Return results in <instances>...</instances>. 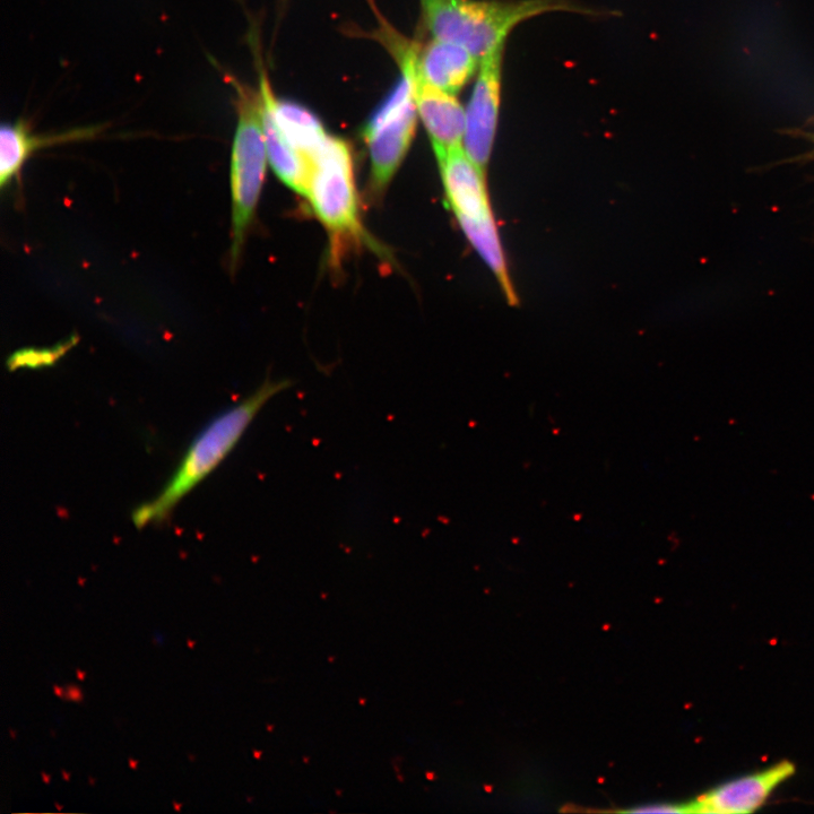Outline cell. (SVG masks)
Wrapping results in <instances>:
<instances>
[{
	"label": "cell",
	"instance_id": "6da1fadb",
	"mask_svg": "<svg viewBox=\"0 0 814 814\" xmlns=\"http://www.w3.org/2000/svg\"><path fill=\"white\" fill-rule=\"evenodd\" d=\"M292 385L289 379L267 378L244 400L216 415L190 444L159 495L134 510L135 527L141 530L167 522L179 502L230 455L264 406Z\"/></svg>",
	"mask_w": 814,
	"mask_h": 814
},
{
	"label": "cell",
	"instance_id": "7a4b0ae2",
	"mask_svg": "<svg viewBox=\"0 0 814 814\" xmlns=\"http://www.w3.org/2000/svg\"><path fill=\"white\" fill-rule=\"evenodd\" d=\"M434 39L452 42L482 58L506 45L518 25L557 12L599 15L571 0H420Z\"/></svg>",
	"mask_w": 814,
	"mask_h": 814
},
{
	"label": "cell",
	"instance_id": "3957f363",
	"mask_svg": "<svg viewBox=\"0 0 814 814\" xmlns=\"http://www.w3.org/2000/svg\"><path fill=\"white\" fill-rule=\"evenodd\" d=\"M308 201L329 238L334 266L345 253L366 239L360 214L351 147L342 138L327 135L311 159Z\"/></svg>",
	"mask_w": 814,
	"mask_h": 814
},
{
	"label": "cell",
	"instance_id": "277c9868",
	"mask_svg": "<svg viewBox=\"0 0 814 814\" xmlns=\"http://www.w3.org/2000/svg\"><path fill=\"white\" fill-rule=\"evenodd\" d=\"M236 90L237 129L231 153L232 247L231 265L236 268L247 232L253 223L261 197L267 147L263 125L262 97L259 91L229 79Z\"/></svg>",
	"mask_w": 814,
	"mask_h": 814
},
{
	"label": "cell",
	"instance_id": "5b68a950",
	"mask_svg": "<svg viewBox=\"0 0 814 814\" xmlns=\"http://www.w3.org/2000/svg\"><path fill=\"white\" fill-rule=\"evenodd\" d=\"M418 117L411 82L409 77L402 75L391 97L363 129L371 161L369 192L375 197L385 193L409 152L417 132Z\"/></svg>",
	"mask_w": 814,
	"mask_h": 814
},
{
	"label": "cell",
	"instance_id": "8992f818",
	"mask_svg": "<svg viewBox=\"0 0 814 814\" xmlns=\"http://www.w3.org/2000/svg\"><path fill=\"white\" fill-rule=\"evenodd\" d=\"M505 48L506 45L501 46L480 59L478 79L465 109L463 147L469 158L484 171L498 131Z\"/></svg>",
	"mask_w": 814,
	"mask_h": 814
},
{
	"label": "cell",
	"instance_id": "52a82bcc",
	"mask_svg": "<svg viewBox=\"0 0 814 814\" xmlns=\"http://www.w3.org/2000/svg\"><path fill=\"white\" fill-rule=\"evenodd\" d=\"M402 75L409 77L418 115L426 127L437 160L463 147L466 112L456 95L423 81L417 69V54L409 51L397 59Z\"/></svg>",
	"mask_w": 814,
	"mask_h": 814
},
{
	"label": "cell",
	"instance_id": "ba28073f",
	"mask_svg": "<svg viewBox=\"0 0 814 814\" xmlns=\"http://www.w3.org/2000/svg\"><path fill=\"white\" fill-rule=\"evenodd\" d=\"M794 773L795 766L785 760L762 772L734 779L689 803V813L742 814L756 811L775 788Z\"/></svg>",
	"mask_w": 814,
	"mask_h": 814
},
{
	"label": "cell",
	"instance_id": "9c48e42d",
	"mask_svg": "<svg viewBox=\"0 0 814 814\" xmlns=\"http://www.w3.org/2000/svg\"><path fill=\"white\" fill-rule=\"evenodd\" d=\"M446 201L457 221L481 222L495 218L488 193L486 171L469 158L464 147L438 159Z\"/></svg>",
	"mask_w": 814,
	"mask_h": 814
},
{
	"label": "cell",
	"instance_id": "30bf717a",
	"mask_svg": "<svg viewBox=\"0 0 814 814\" xmlns=\"http://www.w3.org/2000/svg\"><path fill=\"white\" fill-rule=\"evenodd\" d=\"M480 58L452 42L434 39L418 47L417 69L423 81L456 95L479 71Z\"/></svg>",
	"mask_w": 814,
	"mask_h": 814
},
{
	"label": "cell",
	"instance_id": "8fae6325",
	"mask_svg": "<svg viewBox=\"0 0 814 814\" xmlns=\"http://www.w3.org/2000/svg\"><path fill=\"white\" fill-rule=\"evenodd\" d=\"M98 133V129L82 128L56 135H36L27 121L5 123L0 129V186H10L19 177L31 155L42 147L85 140Z\"/></svg>",
	"mask_w": 814,
	"mask_h": 814
},
{
	"label": "cell",
	"instance_id": "7c38bea8",
	"mask_svg": "<svg viewBox=\"0 0 814 814\" xmlns=\"http://www.w3.org/2000/svg\"><path fill=\"white\" fill-rule=\"evenodd\" d=\"M262 97L264 135L268 161L285 185L302 197L308 196L311 164L302 157L284 137L277 126L270 100L263 86L259 84Z\"/></svg>",
	"mask_w": 814,
	"mask_h": 814
},
{
	"label": "cell",
	"instance_id": "4fadbf2b",
	"mask_svg": "<svg viewBox=\"0 0 814 814\" xmlns=\"http://www.w3.org/2000/svg\"><path fill=\"white\" fill-rule=\"evenodd\" d=\"M259 76V84L267 93L277 126L293 149L311 164V159L328 135L324 126L306 108L277 100L263 69Z\"/></svg>",
	"mask_w": 814,
	"mask_h": 814
},
{
	"label": "cell",
	"instance_id": "5bb4252c",
	"mask_svg": "<svg viewBox=\"0 0 814 814\" xmlns=\"http://www.w3.org/2000/svg\"><path fill=\"white\" fill-rule=\"evenodd\" d=\"M74 341H69L47 350H24L16 352L7 361V367L11 371L29 368L39 369L55 365L63 355L72 348Z\"/></svg>",
	"mask_w": 814,
	"mask_h": 814
},
{
	"label": "cell",
	"instance_id": "9a60e30c",
	"mask_svg": "<svg viewBox=\"0 0 814 814\" xmlns=\"http://www.w3.org/2000/svg\"><path fill=\"white\" fill-rule=\"evenodd\" d=\"M627 813H689V804L652 803L637 805Z\"/></svg>",
	"mask_w": 814,
	"mask_h": 814
},
{
	"label": "cell",
	"instance_id": "2e32d148",
	"mask_svg": "<svg viewBox=\"0 0 814 814\" xmlns=\"http://www.w3.org/2000/svg\"><path fill=\"white\" fill-rule=\"evenodd\" d=\"M65 699L75 701V703H82L84 699L83 691L80 687L72 686L71 684V686H68L66 689Z\"/></svg>",
	"mask_w": 814,
	"mask_h": 814
},
{
	"label": "cell",
	"instance_id": "e0dca14e",
	"mask_svg": "<svg viewBox=\"0 0 814 814\" xmlns=\"http://www.w3.org/2000/svg\"><path fill=\"white\" fill-rule=\"evenodd\" d=\"M54 692H55V695L58 698H62V699L65 698L66 690H64V688H62V687L57 686V684H56V686H54Z\"/></svg>",
	"mask_w": 814,
	"mask_h": 814
},
{
	"label": "cell",
	"instance_id": "ac0fdd59",
	"mask_svg": "<svg viewBox=\"0 0 814 814\" xmlns=\"http://www.w3.org/2000/svg\"><path fill=\"white\" fill-rule=\"evenodd\" d=\"M76 677H77V679H79L80 681L83 682L86 679V672L82 671L80 669H77L76 670Z\"/></svg>",
	"mask_w": 814,
	"mask_h": 814
},
{
	"label": "cell",
	"instance_id": "d6986e66",
	"mask_svg": "<svg viewBox=\"0 0 814 814\" xmlns=\"http://www.w3.org/2000/svg\"><path fill=\"white\" fill-rule=\"evenodd\" d=\"M42 782L49 785L51 783V775L48 773L42 772L41 773Z\"/></svg>",
	"mask_w": 814,
	"mask_h": 814
},
{
	"label": "cell",
	"instance_id": "ffe728a7",
	"mask_svg": "<svg viewBox=\"0 0 814 814\" xmlns=\"http://www.w3.org/2000/svg\"><path fill=\"white\" fill-rule=\"evenodd\" d=\"M172 804H173V809H175L177 812H181V810H183V804H181L179 802H176V801H173Z\"/></svg>",
	"mask_w": 814,
	"mask_h": 814
},
{
	"label": "cell",
	"instance_id": "44dd1931",
	"mask_svg": "<svg viewBox=\"0 0 814 814\" xmlns=\"http://www.w3.org/2000/svg\"><path fill=\"white\" fill-rule=\"evenodd\" d=\"M129 767H131L133 770H136L138 768V760H135L133 758L129 759Z\"/></svg>",
	"mask_w": 814,
	"mask_h": 814
},
{
	"label": "cell",
	"instance_id": "7402d4cb",
	"mask_svg": "<svg viewBox=\"0 0 814 814\" xmlns=\"http://www.w3.org/2000/svg\"><path fill=\"white\" fill-rule=\"evenodd\" d=\"M62 776H63L65 782L71 781L72 775H71V773L66 772V770H62Z\"/></svg>",
	"mask_w": 814,
	"mask_h": 814
},
{
	"label": "cell",
	"instance_id": "603a6c76",
	"mask_svg": "<svg viewBox=\"0 0 814 814\" xmlns=\"http://www.w3.org/2000/svg\"><path fill=\"white\" fill-rule=\"evenodd\" d=\"M187 646H188L190 649H194V648H195V646H196V642H194V640H190V639H188Z\"/></svg>",
	"mask_w": 814,
	"mask_h": 814
},
{
	"label": "cell",
	"instance_id": "cb8c5ba5",
	"mask_svg": "<svg viewBox=\"0 0 814 814\" xmlns=\"http://www.w3.org/2000/svg\"><path fill=\"white\" fill-rule=\"evenodd\" d=\"M10 735H11V738H12L13 740H16V738H17V732H16L15 730H10Z\"/></svg>",
	"mask_w": 814,
	"mask_h": 814
},
{
	"label": "cell",
	"instance_id": "d4e9b609",
	"mask_svg": "<svg viewBox=\"0 0 814 814\" xmlns=\"http://www.w3.org/2000/svg\"><path fill=\"white\" fill-rule=\"evenodd\" d=\"M55 805H56V808H57L58 811L64 810V807H63L62 804H59L58 802H55Z\"/></svg>",
	"mask_w": 814,
	"mask_h": 814
},
{
	"label": "cell",
	"instance_id": "484cf974",
	"mask_svg": "<svg viewBox=\"0 0 814 814\" xmlns=\"http://www.w3.org/2000/svg\"><path fill=\"white\" fill-rule=\"evenodd\" d=\"M89 783H90L92 786H94V785H95V779H94L93 777H89Z\"/></svg>",
	"mask_w": 814,
	"mask_h": 814
},
{
	"label": "cell",
	"instance_id": "4316f807",
	"mask_svg": "<svg viewBox=\"0 0 814 814\" xmlns=\"http://www.w3.org/2000/svg\"><path fill=\"white\" fill-rule=\"evenodd\" d=\"M188 758H189V760H190V761H195V759H196V758H195L194 756H192V755H189V756H188Z\"/></svg>",
	"mask_w": 814,
	"mask_h": 814
}]
</instances>
